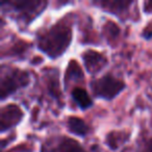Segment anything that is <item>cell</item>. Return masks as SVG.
Returning <instances> with one entry per match:
<instances>
[{"label": "cell", "instance_id": "6da1fadb", "mask_svg": "<svg viewBox=\"0 0 152 152\" xmlns=\"http://www.w3.org/2000/svg\"><path fill=\"white\" fill-rule=\"evenodd\" d=\"M73 40L72 23L67 16L37 34V47L51 59L63 56Z\"/></svg>", "mask_w": 152, "mask_h": 152}, {"label": "cell", "instance_id": "7a4b0ae2", "mask_svg": "<svg viewBox=\"0 0 152 152\" xmlns=\"http://www.w3.org/2000/svg\"><path fill=\"white\" fill-rule=\"evenodd\" d=\"M1 5L18 24L28 27L46 10L48 1H3Z\"/></svg>", "mask_w": 152, "mask_h": 152}, {"label": "cell", "instance_id": "3957f363", "mask_svg": "<svg viewBox=\"0 0 152 152\" xmlns=\"http://www.w3.org/2000/svg\"><path fill=\"white\" fill-rule=\"evenodd\" d=\"M30 83L29 72L14 66L1 67L0 72V100L4 101L16 92L28 87Z\"/></svg>", "mask_w": 152, "mask_h": 152}, {"label": "cell", "instance_id": "277c9868", "mask_svg": "<svg viewBox=\"0 0 152 152\" xmlns=\"http://www.w3.org/2000/svg\"><path fill=\"white\" fill-rule=\"evenodd\" d=\"M90 88L96 98L112 101L126 88V83L112 73H105L99 78L93 79L90 83Z\"/></svg>", "mask_w": 152, "mask_h": 152}, {"label": "cell", "instance_id": "5b68a950", "mask_svg": "<svg viewBox=\"0 0 152 152\" xmlns=\"http://www.w3.org/2000/svg\"><path fill=\"white\" fill-rule=\"evenodd\" d=\"M40 152H88L78 141L67 135H59L44 142Z\"/></svg>", "mask_w": 152, "mask_h": 152}, {"label": "cell", "instance_id": "8992f818", "mask_svg": "<svg viewBox=\"0 0 152 152\" xmlns=\"http://www.w3.org/2000/svg\"><path fill=\"white\" fill-rule=\"evenodd\" d=\"M24 119V112L18 104L9 103L0 108V133L17 127Z\"/></svg>", "mask_w": 152, "mask_h": 152}, {"label": "cell", "instance_id": "52a82bcc", "mask_svg": "<svg viewBox=\"0 0 152 152\" xmlns=\"http://www.w3.org/2000/svg\"><path fill=\"white\" fill-rule=\"evenodd\" d=\"M86 71L91 75H97L108 65V58L104 53L94 49H87L80 54Z\"/></svg>", "mask_w": 152, "mask_h": 152}, {"label": "cell", "instance_id": "ba28073f", "mask_svg": "<svg viewBox=\"0 0 152 152\" xmlns=\"http://www.w3.org/2000/svg\"><path fill=\"white\" fill-rule=\"evenodd\" d=\"M135 2L132 1H94L93 4L101 11L118 17L121 21L125 22L130 18V7Z\"/></svg>", "mask_w": 152, "mask_h": 152}, {"label": "cell", "instance_id": "9c48e42d", "mask_svg": "<svg viewBox=\"0 0 152 152\" xmlns=\"http://www.w3.org/2000/svg\"><path fill=\"white\" fill-rule=\"evenodd\" d=\"M131 137L130 131L126 130H112L106 133L104 143L113 151H116L121 148L125 143L129 141Z\"/></svg>", "mask_w": 152, "mask_h": 152}, {"label": "cell", "instance_id": "30bf717a", "mask_svg": "<svg viewBox=\"0 0 152 152\" xmlns=\"http://www.w3.org/2000/svg\"><path fill=\"white\" fill-rule=\"evenodd\" d=\"M66 127H67L68 131L72 134L78 135L80 137H87L90 133L89 125L86 123L83 119L77 116H69L66 120Z\"/></svg>", "mask_w": 152, "mask_h": 152}, {"label": "cell", "instance_id": "8fae6325", "mask_svg": "<svg viewBox=\"0 0 152 152\" xmlns=\"http://www.w3.org/2000/svg\"><path fill=\"white\" fill-rule=\"evenodd\" d=\"M71 97L73 99V101L76 103V105L83 110H88L91 106H93L94 104V101L91 96H90L89 92L85 88L79 87V86L72 89Z\"/></svg>", "mask_w": 152, "mask_h": 152}, {"label": "cell", "instance_id": "7c38bea8", "mask_svg": "<svg viewBox=\"0 0 152 152\" xmlns=\"http://www.w3.org/2000/svg\"><path fill=\"white\" fill-rule=\"evenodd\" d=\"M102 36L105 39L106 43L110 46L116 47L118 44L119 38L121 36V28L118 26V24H116L112 20H108L105 23L102 25Z\"/></svg>", "mask_w": 152, "mask_h": 152}, {"label": "cell", "instance_id": "4fadbf2b", "mask_svg": "<svg viewBox=\"0 0 152 152\" xmlns=\"http://www.w3.org/2000/svg\"><path fill=\"white\" fill-rule=\"evenodd\" d=\"M75 79L76 83H83L85 81V76H83V71L79 64L74 59H71L67 66V69L65 72V88L67 87Z\"/></svg>", "mask_w": 152, "mask_h": 152}, {"label": "cell", "instance_id": "5bb4252c", "mask_svg": "<svg viewBox=\"0 0 152 152\" xmlns=\"http://www.w3.org/2000/svg\"><path fill=\"white\" fill-rule=\"evenodd\" d=\"M30 44L27 41L17 40L14 41L13 44L9 46L7 49L2 50V57H21L28 51Z\"/></svg>", "mask_w": 152, "mask_h": 152}, {"label": "cell", "instance_id": "9a60e30c", "mask_svg": "<svg viewBox=\"0 0 152 152\" xmlns=\"http://www.w3.org/2000/svg\"><path fill=\"white\" fill-rule=\"evenodd\" d=\"M47 81V88H48L49 94L52 96L55 99H61V90H59V80L58 77H57V74H47L46 77Z\"/></svg>", "mask_w": 152, "mask_h": 152}, {"label": "cell", "instance_id": "2e32d148", "mask_svg": "<svg viewBox=\"0 0 152 152\" xmlns=\"http://www.w3.org/2000/svg\"><path fill=\"white\" fill-rule=\"evenodd\" d=\"M135 152H152V134H143L137 141Z\"/></svg>", "mask_w": 152, "mask_h": 152}, {"label": "cell", "instance_id": "e0dca14e", "mask_svg": "<svg viewBox=\"0 0 152 152\" xmlns=\"http://www.w3.org/2000/svg\"><path fill=\"white\" fill-rule=\"evenodd\" d=\"M141 36L145 40H151L152 39V22H149L141 32Z\"/></svg>", "mask_w": 152, "mask_h": 152}, {"label": "cell", "instance_id": "ac0fdd59", "mask_svg": "<svg viewBox=\"0 0 152 152\" xmlns=\"http://www.w3.org/2000/svg\"><path fill=\"white\" fill-rule=\"evenodd\" d=\"M143 11L145 14H152V1H144Z\"/></svg>", "mask_w": 152, "mask_h": 152}]
</instances>
